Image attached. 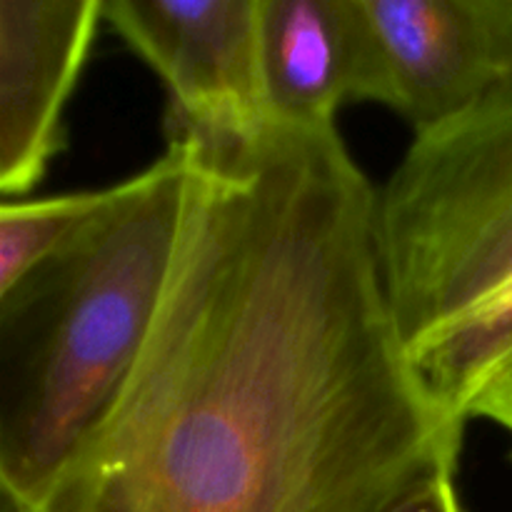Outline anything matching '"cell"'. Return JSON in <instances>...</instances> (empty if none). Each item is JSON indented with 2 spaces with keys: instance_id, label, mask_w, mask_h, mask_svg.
Returning <instances> with one entry per match:
<instances>
[{
  "instance_id": "1",
  "label": "cell",
  "mask_w": 512,
  "mask_h": 512,
  "mask_svg": "<svg viewBox=\"0 0 512 512\" xmlns=\"http://www.w3.org/2000/svg\"><path fill=\"white\" fill-rule=\"evenodd\" d=\"M190 155L133 373L38 512H388L458 470L465 420L405 355L375 200L338 128Z\"/></svg>"
},
{
  "instance_id": "9",
  "label": "cell",
  "mask_w": 512,
  "mask_h": 512,
  "mask_svg": "<svg viewBox=\"0 0 512 512\" xmlns=\"http://www.w3.org/2000/svg\"><path fill=\"white\" fill-rule=\"evenodd\" d=\"M470 418L493 420L512 435V350L485 378L483 388L470 403L468 420Z\"/></svg>"
},
{
  "instance_id": "3",
  "label": "cell",
  "mask_w": 512,
  "mask_h": 512,
  "mask_svg": "<svg viewBox=\"0 0 512 512\" xmlns=\"http://www.w3.org/2000/svg\"><path fill=\"white\" fill-rule=\"evenodd\" d=\"M375 233L405 355L468 423L512 350V85L415 135L378 190Z\"/></svg>"
},
{
  "instance_id": "2",
  "label": "cell",
  "mask_w": 512,
  "mask_h": 512,
  "mask_svg": "<svg viewBox=\"0 0 512 512\" xmlns=\"http://www.w3.org/2000/svg\"><path fill=\"white\" fill-rule=\"evenodd\" d=\"M180 143L105 188L68 238L0 298V495L38 512L133 373L185 213Z\"/></svg>"
},
{
  "instance_id": "10",
  "label": "cell",
  "mask_w": 512,
  "mask_h": 512,
  "mask_svg": "<svg viewBox=\"0 0 512 512\" xmlns=\"http://www.w3.org/2000/svg\"><path fill=\"white\" fill-rule=\"evenodd\" d=\"M388 512H463L455 490V475H440L420 485Z\"/></svg>"
},
{
  "instance_id": "6",
  "label": "cell",
  "mask_w": 512,
  "mask_h": 512,
  "mask_svg": "<svg viewBox=\"0 0 512 512\" xmlns=\"http://www.w3.org/2000/svg\"><path fill=\"white\" fill-rule=\"evenodd\" d=\"M103 0H0V195L28 193L63 145V113Z\"/></svg>"
},
{
  "instance_id": "11",
  "label": "cell",
  "mask_w": 512,
  "mask_h": 512,
  "mask_svg": "<svg viewBox=\"0 0 512 512\" xmlns=\"http://www.w3.org/2000/svg\"><path fill=\"white\" fill-rule=\"evenodd\" d=\"M0 512H13V510L8 508V503H5V500H3V495H0Z\"/></svg>"
},
{
  "instance_id": "5",
  "label": "cell",
  "mask_w": 512,
  "mask_h": 512,
  "mask_svg": "<svg viewBox=\"0 0 512 512\" xmlns=\"http://www.w3.org/2000/svg\"><path fill=\"white\" fill-rule=\"evenodd\" d=\"M373 45L370 103L415 135L512 85V0H363Z\"/></svg>"
},
{
  "instance_id": "7",
  "label": "cell",
  "mask_w": 512,
  "mask_h": 512,
  "mask_svg": "<svg viewBox=\"0 0 512 512\" xmlns=\"http://www.w3.org/2000/svg\"><path fill=\"white\" fill-rule=\"evenodd\" d=\"M260 60L273 123L335 128L338 110L373 88L363 0H260Z\"/></svg>"
},
{
  "instance_id": "4",
  "label": "cell",
  "mask_w": 512,
  "mask_h": 512,
  "mask_svg": "<svg viewBox=\"0 0 512 512\" xmlns=\"http://www.w3.org/2000/svg\"><path fill=\"white\" fill-rule=\"evenodd\" d=\"M103 20L168 88L170 143L220 148L273 123L260 0H103Z\"/></svg>"
},
{
  "instance_id": "8",
  "label": "cell",
  "mask_w": 512,
  "mask_h": 512,
  "mask_svg": "<svg viewBox=\"0 0 512 512\" xmlns=\"http://www.w3.org/2000/svg\"><path fill=\"white\" fill-rule=\"evenodd\" d=\"M105 198V190L40 200H0V298L68 238Z\"/></svg>"
}]
</instances>
